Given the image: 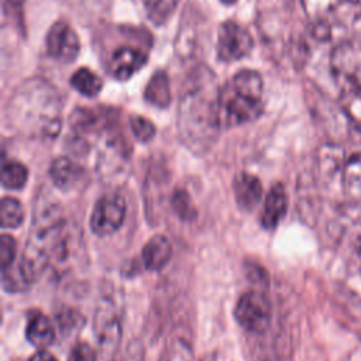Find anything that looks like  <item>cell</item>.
<instances>
[{"label": "cell", "mask_w": 361, "mask_h": 361, "mask_svg": "<svg viewBox=\"0 0 361 361\" xmlns=\"http://www.w3.org/2000/svg\"><path fill=\"white\" fill-rule=\"evenodd\" d=\"M233 190L235 202L241 210H254L262 197L261 180L251 173L240 172L233 180Z\"/></svg>", "instance_id": "cell-11"}, {"label": "cell", "mask_w": 361, "mask_h": 361, "mask_svg": "<svg viewBox=\"0 0 361 361\" xmlns=\"http://www.w3.org/2000/svg\"><path fill=\"white\" fill-rule=\"evenodd\" d=\"M71 85L75 87L80 94L86 97H94L100 93L103 87L102 79L90 69L80 68L71 76Z\"/></svg>", "instance_id": "cell-20"}, {"label": "cell", "mask_w": 361, "mask_h": 361, "mask_svg": "<svg viewBox=\"0 0 361 361\" xmlns=\"http://www.w3.org/2000/svg\"><path fill=\"white\" fill-rule=\"evenodd\" d=\"M45 42L48 55L62 63L75 61L80 49L75 30L63 21H58L49 28Z\"/></svg>", "instance_id": "cell-8"}, {"label": "cell", "mask_w": 361, "mask_h": 361, "mask_svg": "<svg viewBox=\"0 0 361 361\" xmlns=\"http://www.w3.org/2000/svg\"><path fill=\"white\" fill-rule=\"evenodd\" d=\"M56 323L62 333L72 334L75 331H79L85 326V317L79 312L68 309L56 314Z\"/></svg>", "instance_id": "cell-26"}, {"label": "cell", "mask_w": 361, "mask_h": 361, "mask_svg": "<svg viewBox=\"0 0 361 361\" xmlns=\"http://www.w3.org/2000/svg\"><path fill=\"white\" fill-rule=\"evenodd\" d=\"M142 262L148 271L162 269L172 255V245L165 235L151 237L142 248Z\"/></svg>", "instance_id": "cell-13"}, {"label": "cell", "mask_w": 361, "mask_h": 361, "mask_svg": "<svg viewBox=\"0 0 361 361\" xmlns=\"http://www.w3.org/2000/svg\"><path fill=\"white\" fill-rule=\"evenodd\" d=\"M254 47L250 31L238 23L226 21L221 24L217 37V56L223 62H234L245 58Z\"/></svg>", "instance_id": "cell-6"}, {"label": "cell", "mask_w": 361, "mask_h": 361, "mask_svg": "<svg viewBox=\"0 0 361 361\" xmlns=\"http://www.w3.org/2000/svg\"><path fill=\"white\" fill-rule=\"evenodd\" d=\"M0 217H1L3 228L20 227L24 220V209H23V204L20 203V200H17L16 197H10V196L3 197Z\"/></svg>", "instance_id": "cell-22"}, {"label": "cell", "mask_w": 361, "mask_h": 361, "mask_svg": "<svg viewBox=\"0 0 361 361\" xmlns=\"http://www.w3.org/2000/svg\"><path fill=\"white\" fill-rule=\"evenodd\" d=\"M68 361H99V354L87 343L79 341L71 348Z\"/></svg>", "instance_id": "cell-29"}, {"label": "cell", "mask_w": 361, "mask_h": 361, "mask_svg": "<svg viewBox=\"0 0 361 361\" xmlns=\"http://www.w3.org/2000/svg\"><path fill=\"white\" fill-rule=\"evenodd\" d=\"M130 127H131L134 137L141 142H147V141L152 140L155 135V131H157L155 126L142 116H133L130 118Z\"/></svg>", "instance_id": "cell-27"}, {"label": "cell", "mask_w": 361, "mask_h": 361, "mask_svg": "<svg viewBox=\"0 0 361 361\" xmlns=\"http://www.w3.org/2000/svg\"><path fill=\"white\" fill-rule=\"evenodd\" d=\"M25 336L32 345L45 348L49 347L55 340V327L45 314L37 313L30 319L25 329Z\"/></svg>", "instance_id": "cell-16"}, {"label": "cell", "mask_w": 361, "mask_h": 361, "mask_svg": "<svg viewBox=\"0 0 361 361\" xmlns=\"http://www.w3.org/2000/svg\"><path fill=\"white\" fill-rule=\"evenodd\" d=\"M17 243L16 238L10 234H3L0 237V265L1 269L10 267L16 261Z\"/></svg>", "instance_id": "cell-28"}, {"label": "cell", "mask_w": 361, "mask_h": 361, "mask_svg": "<svg viewBox=\"0 0 361 361\" xmlns=\"http://www.w3.org/2000/svg\"><path fill=\"white\" fill-rule=\"evenodd\" d=\"M126 202L118 193L103 195L90 214V228L96 235L104 237L116 233L124 223Z\"/></svg>", "instance_id": "cell-5"}, {"label": "cell", "mask_w": 361, "mask_h": 361, "mask_svg": "<svg viewBox=\"0 0 361 361\" xmlns=\"http://www.w3.org/2000/svg\"><path fill=\"white\" fill-rule=\"evenodd\" d=\"M234 316L244 330L261 334L271 324V303L264 293L258 290H248L237 300Z\"/></svg>", "instance_id": "cell-4"}, {"label": "cell", "mask_w": 361, "mask_h": 361, "mask_svg": "<svg viewBox=\"0 0 361 361\" xmlns=\"http://www.w3.org/2000/svg\"><path fill=\"white\" fill-rule=\"evenodd\" d=\"M30 361H58L51 353H48V351H45V350H39V351H37L31 358H30Z\"/></svg>", "instance_id": "cell-30"}, {"label": "cell", "mask_w": 361, "mask_h": 361, "mask_svg": "<svg viewBox=\"0 0 361 361\" xmlns=\"http://www.w3.org/2000/svg\"><path fill=\"white\" fill-rule=\"evenodd\" d=\"M148 18L159 25L164 24L175 11L179 0H142Z\"/></svg>", "instance_id": "cell-23"}, {"label": "cell", "mask_w": 361, "mask_h": 361, "mask_svg": "<svg viewBox=\"0 0 361 361\" xmlns=\"http://www.w3.org/2000/svg\"><path fill=\"white\" fill-rule=\"evenodd\" d=\"M147 55L131 47L117 48L110 58V72L118 80L130 79L135 72H138L145 63Z\"/></svg>", "instance_id": "cell-9"}, {"label": "cell", "mask_w": 361, "mask_h": 361, "mask_svg": "<svg viewBox=\"0 0 361 361\" xmlns=\"http://www.w3.org/2000/svg\"><path fill=\"white\" fill-rule=\"evenodd\" d=\"M220 1L224 4H234L237 0H220Z\"/></svg>", "instance_id": "cell-33"}, {"label": "cell", "mask_w": 361, "mask_h": 361, "mask_svg": "<svg viewBox=\"0 0 361 361\" xmlns=\"http://www.w3.org/2000/svg\"><path fill=\"white\" fill-rule=\"evenodd\" d=\"M83 176L85 169L68 157L54 159L49 166V178L52 183L63 192L75 189Z\"/></svg>", "instance_id": "cell-12"}, {"label": "cell", "mask_w": 361, "mask_h": 361, "mask_svg": "<svg viewBox=\"0 0 361 361\" xmlns=\"http://www.w3.org/2000/svg\"><path fill=\"white\" fill-rule=\"evenodd\" d=\"M344 149L338 144H326L320 148L317 157V166L319 172L323 178L331 179L338 172L343 173V168L345 164Z\"/></svg>", "instance_id": "cell-15"}, {"label": "cell", "mask_w": 361, "mask_h": 361, "mask_svg": "<svg viewBox=\"0 0 361 361\" xmlns=\"http://www.w3.org/2000/svg\"><path fill=\"white\" fill-rule=\"evenodd\" d=\"M354 30L361 34V13L354 18Z\"/></svg>", "instance_id": "cell-31"}, {"label": "cell", "mask_w": 361, "mask_h": 361, "mask_svg": "<svg viewBox=\"0 0 361 361\" xmlns=\"http://www.w3.org/2000/svg\"><path fill=\"white\" fill-rule=\"evenodd\" d=\"M341 183L344 193L357 202H361V152L347 158L343 173Z\"/></svg>", "instance_id": "cell-17"}, {"label": "cell", "mask_w": 361, "mask_h": 361, "mask_svg": "<svg viewBox=\"0 0 361 361\" xmlns=\"http://www.w3.org/2000/svg\"><path fill=\"white\" fill-rule=\"evenodd\" d=\"M220 128L217 92L209 94L200 87L190 90L179 106V131L189 148H207Z\"/></svg>", "instance_id": "cell-2"}, {"label": "cell", "mask_w": 361, "mask_h": 361, "mask_svg": "<svg viewBox=\"0 0 361 361\" xmlns=\"http://www.w3.org/2000/svg\"><path fill=\"white\" fill-rule=\"evenodd\" d=\"M264 82L258 72L243 69L217 90V116L221 128L257 120L264 111Z\"/></svg>", "instance_id": "cell-1"}, {"label": "cell", "mask_w": 361, "mask_h": 361, "mask_svg": "<svg viewBox=\"0 0 361 361\" xmlns=\"http://www.w3.org/2000/svg\"><path fill=\"white\" fill-rule=\"evenodd\" d=\"M330 71L341 93L361 89V44L343 41L330 54Z\"/></svg>", "instance_id": "cell-3"}, {"label": "cell", "mask_w": 361, "mask_h": 361, "mask_svg": "<svg viewBox=\"0 0 361 361\" xmlns=\"http://www.w3.org/2000/svg\"><path fill=\"white\" fill-rule=\"evenodd\" d=\"M357 252H358V255L361 257V235H360L358 240H357Z\"/></svg>", "instance_id": "cell-32"}, {"label": "cell", "mask_w": 361, "mask_h": 361, "mask_svg": "<svg viewBox=\"0 0 361 361\" xmlns=\"http://www.w3.org/2000/svg\"><path fill=\"white\" fill-rule=\"evenodd\" d=\"M288 193L282 183H275L264 202V210L261 214V224L267 230H274L288 212Z\"/></svg>", "instance_id": "cell-10"}, {"label": "cell", "mask_w": 361, "mask_h": 361, "mask_svg": "<svg viewBox=\"0 0 361 361\" xmlns=\"http://www.w3.org/2000/svg\"><path fill=\"white\" fill-rule=\"evenodd\" d=\"M94 330L99 341V360L111 361L121 338V324L111 305H102L96 310Z\"/></svg>", "instance_id": "cell-7"}, {"label": "cell", "mask_w": 361, "mask_h": 361, "mask_svg": "<svg viewBox=\"0 0 361 361\" xmlns=\"http://www.w3.org/2000/svg\"><path fill=\"white\" fill-rule=\"evenodd\" d=\"M341 109L344 114L357 126L361 127V89L341 93Z\"/></svg>", "instance_id": "cell-25"}, {"label": "cell", "mask_w": 361, "mask_h": 361, "mask_svg": "<svg viewBox=\"0 0 361 361\" xmlns=\"http://www.w3.org/2000/svg\"><path fill=\"white\" fill-rule=\"evenodd\" d=\"M32 276L18 259V262H13L10 267L1 269V285L4 290L7 292H21L28 288V285L32 282Z\"/></svg>", "instance_id": "cell-18"}, {"label": "cell", "mask_w": 361, "mask_h": 361, "mask_svg": "<svg viewBox=\"0 0 361 361\" xmlns=\"http://www.w3.org/2000/svg\"><path fill=\"white\" fill-rule=\"evenodd\" d=\"M171 206L175 214L183 221H192L197 216V210L192 202V197L185 189H176L172 193Z\"/></svg>", "instance_id": "cell-24"}, {"label": "cell", "mask_w": 361, "mask_h": 361, "mask_svg": "<svg viewBox=\"0 0 361 361\" xmlns=\"http://www.w3.org/2000/svg\"><path fill=\"white\" fill-rule=\"evenodd\" d=\"M145 100L157 107H165L171 102L169 80L165 72H157L145 87Z\"/></svg>", "instance_id": "cell-19"}, {"label": "cell", "mask_w": 361, "mask_h": 361, "mask_svg": "<svg viewBox=\"0 0 361 361\" xmlns=\"http://www.w3.org/2000/svg\"><path fill=\"white\" fill-rule=\"evenodd\" d=\"M344 1H348V3H353V4L361 6V0H344Z\"/></svg>", "instance_id": "cell-34"}, {"label": "cell", "mask_w": 361, "mask_h": 361, "mask_svg": "<svg viewBox=\"0 0 361 361\" xmlns=\"http://www.w3.org/2000/svg\"><path fill=\"white\" fill-rule=\"evenodd\" d=\"M344 0H302L310 25H330Z\"/></svg>", "instance_id": "cell-14"}, {"label": "cell", "mask_w": 361, "mask_h": 361, "mask_svg": "<svg viewBox=\"0 0 361 361\" xmlns=\"http://www.w3.org/2000/svg\"><path fill=\"white\" fill-rule=\"evenodd\" d=\"M28 169L18 161H6L1 166V185L6 189H21L27 183Z\"/></svg>", "instance_id": "cell-21"}]
</instances>
